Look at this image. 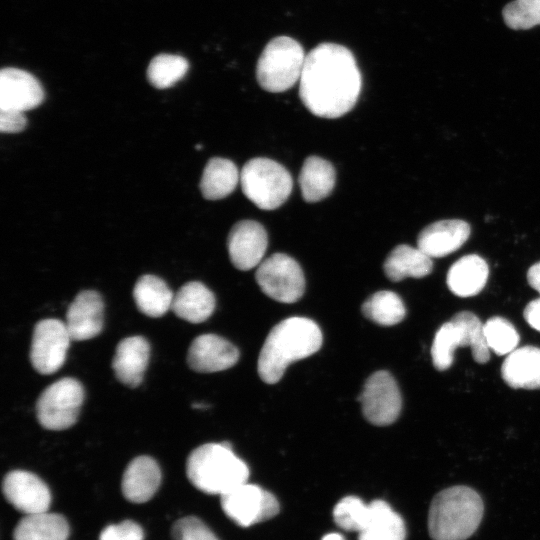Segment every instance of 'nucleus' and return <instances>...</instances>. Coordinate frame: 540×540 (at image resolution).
Here are the masks:
<instances>
[{"mask_svg": "<svg viewBox=\"0 0 540 540\" xmlns=\"http://www.w3.org/2000/svg\"><path fill=\"white\" fill-rule=\"evenodd\" d=\"M186 475L198 490L221 496L247 482L249 468L237 457L229 443H207L189 454Z\"/></svg>", "mask_w": 540, "mask_h": 540, "instance_id": "obj_4", "label": "nucleus"}, {"mask_svg": "<svg viewBox=\"0 0 540 540\" xmlns=\"http://www.w3.org/2000/svg\"><path fill=\"white\" fill-rule=\"evenodd\" d=\"M2 492L6 500L25 515L47 512L51 503V493L45 482L34 473L13 470L2 482Z\"/></svg>", "mask_w": 540, "mask_h": 540, "instance_id": "obj_12", "label": "nucleus"}, {"mask_svg": "<svg viewBox=\"0 0 540 540\" xmlns=\"http://www.w3.org/2000/svg\"><path fill=\"white\" fill-rule=\"evenodd\" d=\"M458 347H465L463 333L452 320L444 323L437 330L431 356L434 367L439 371L447 370L453 363L454 352Z\"/></svg>", "mask_w": 540, "mask_h": 540, "instance_id": "obj_30", "label": "nucleus"}, {"mask_svg": "<svg viewBox=\"0 0 540 540\" xmlns=\"http://www.w3.org/2000/svg\"><path fill=\"white\" fill-rule=\"evenodd\" d=\"M44 90L32 74L19 68L7 67L0 72V110L25 112L38 107Z\"/></svg>", "mask_w": 540, "mask_h": 540, "instance_id": "obj_14", "label": "nucleus"}, {"mask_svg": "<svg viewBox=\"0 0 540 540\" xmlns=\"http://www.w3.org/2000/svg\"><path fill=\"white\" fill-rule=\"evenodd\" d=\"M335 179V170L329 161L318 156L308 157L298 179L302 197L310 203L323 200L332 192Z\"/></svg>", "mask_w": 540, "mask_h": 540, "instance_id": "obj_25", "label": "nucleus"}, {"mask_svg": "<svg viewBox=\"0 0 540 540\" xmlns=\"http://www.w3.org/2000/svg\"><path fill=\"white\" fill-rule=\"evenodd\" d=\"M144 532L142 527L132 521L125 520L118 524H111L106 526L101 534L99 540H143Z\"/></svg>", "mask_w": 540, "mask_h": 540, "instance_id": "obj_37", "label": "nucleus"}, {"mask_svg": "<svg viewBox=\"0 0 540 540\" xmlns=\"http://www.w3.org/2000/svg\"><path fill=\"white\" fill-rule=\"evenodd\" d=\"M487 345L497 355H508L516 349L519 334L515 327L505 318L495 316L484 324Z\"/></svg>", "mask_w": 540, "mask_h": 540, "instance_id": "obj_33", "label": "nucleus"}, {"mask_svg": "<svg viewBox=\"0 0 540 540\" xmlns=\"http://www.w3.org/2000/svg\"><path fill=\"white\" fill-rule=\"evenodd\" d=\"M503 19L514 30L540 25V0H514L503 8Z\"/></svg>", "mask_w": 540, "mask_h": 540, "instance_id": "obj_35", "label": "nucleus"}, {"mask_svg": "<svg viewBox=\"0 0 540 540\" xmlns=\"http://www.w3.org/2000/svg\"><path fill=\"white\" fill-rule=\"evenodd\" d=\"M244 195L263 210H274L289 197L293 187L290 173L284 166L268 158H253L240 172Z\"/></svg>", "mask_w": 540, "mask_h": 540, "instance_id": "obj_6", "label": "nucleus"}, {"mask_svg": "<svg viewBox=\"0 0 540 540\" xmlns=\"http://www.w3.org/2000/svg\"><path fill=\"white\" fill-rule=\"evenodd\" d=\"M150 358V345L142 336L121 340L115 350L112 368L116 378L125 386L135 388L143 380Z\"/></svg>", "mask_w": 540, "mask_h": 540, "instance_id": "obj_18", "label": "nucleus"}, {"mask_svg": "<svg viewBox=\"0 0 540 540\" xmlns=\"http://www.w3.org/2000/svg\"><path fill=\"white\" fill-rule=\"evenodd\" d=\"M529 285L540 294V262L532 265L527 272Z\"/></svg>", "mask_w": 540, "mask_h": 540, "instance_id": "obj_40", "label": "nucleus"}, {"mask_svg": "<svg viewBox=\"0 0 540 540\" xmlns=\"http://www.w3.org/2000/svg\"><path fill=\"white\" fill-rule=\"evenodd\" d=\"M214 309V294L197 281L184 284L174 295L171 306L177 317L190 323L204 322L212 315Z\"/></svg>", "mask_w": 540, "mask_h": 540, "instance_id": "obj_22", "label": "nucleus"}, {"mask_svg": "<svg viewBox=\"0 0 540 540\" xmlns=\"http://www.w3.org/2000/svg\"><path fill=\"white\" fill-rule=\"evenodd\" d=\"M27 119L24 112L0 110V131L3 133H18L25 129Z\"/></svg>", "mask_w": 540, "mask_h": 540, "instance_id": "obj_38", "label": "nucleus"}, {"mask_svg": "<svg viewBox=\"0 0 540 540\" xmlns=\"http://www.w3.org/2000/svg\"><path fill=\"white\" fill-rule=\"evenodd\" d=\"M358 401L366 420L376 426L394 423L402 406L401 394L394 377L383 370L370 375Z\"/></svg>", "mask_w": 540, "mask_h": 540, "instance_id": "obj_11", "label": "nucleus"}, {"mask_svg": "<svg viewBox=\"0 0 540 540\" xmlns=\"http://www.w3.org/2000/svg\"><path fill=\"white\" fill-rule=\"evenodd\" d=\"M470 226L459 219L439 220L418 235L417 247L431 258L444 257L458 250L469 238Z\"/></svg>", "mask_w": 540, "mask_h": 540, "instance_id": "obj_17", "label": "nucleus"}, {"mask_svg": "<svg viewBox=\"0 0 540 540\" xmlns=\"http://www.w3.org/2000/svg\"><path fill=\"white\" fill-rule=\"evenodd\" d=\"M224 513L237 525L249 527L279 512L275 496L261 487L242 483L220 496Z\"/></svg>", "mask_w": 540, "mask_h": 540, "instance_id": "obj_9", "label": "nucleus"}, {"mask_svg": "<svg viewBox=\"0 0 540 540\" xmlns=\"http://www.w3.org/2000/svg\"><path fill=\"white\" fill-rule=\"evenodd\" d=\"M322 540H345L340 534L338 533H329L325 535Z\"/></svg>", "mask_w": 540, "mask_h": 540, "instance_id": "obj_41", "label": "nucleus"}, {"mask_svg": "<svg viewBox=\"0 0 540 540\" xmlns=\"http://www.w3.org/2000/svg\"><path fill=\"white\" fill-rule=\"evenodd\" d=\"M171 532L174 540H219L211 529L195 516L178 519Z\"/></svg>", "mask_w": 540, "mask_h": 540, "instance_id": "obj_36", "label": "nucleus"}, {"mask_svg": "<svg viewBox=\"0 0 540 540\" xmlns=\"http://www.w3.org/2000/svg\"><path fill=\"white\" fill-rule=\"evenodd\" d=\"M70 533L66 518L60 514L42 512L25 515L16 525L14 540H68Z\"/></svg>", "mask_w": 540, "mask_h": 540, "instance_id": "obj_26", "label": "nucleus"}, {"mask_svg": "<svg viewBox=\"0 0 540 540\" xmlns=\"http://www.w3.org/2000/svg\"><path fill=\"white\" fill-rule=\"evenodd\" d=\"M306 55L300 43L287 36L271 39L264 47L256 66L260 87L279 93L300 80Z\"/></svg>", "mask_w": 540, "mask_h": 540, "instance_id": "obj_5", "label": "nucleus"}, {"mask_svg": "<svg viewBox=\"0 0 540 540\" xmlns=\"http://www.w3.org/2000/svg\"><path fill=\"white\" fill-rule=\"evenodd\" d=\"M361 310L367 319L383 326L398 324L406 314L402 299L396 293L386 290L371 295Z\"/></svg>", "mask_w": 540, "mask_h": 540, "instance_id": "obj_29", "label": "nucleus"}, {"mask_svg": "<svg viewBox=\"0 0 540 540\" xmlns=\"http://www.w3.org/2000/svg\"><path fill=\"white\" fill-rule=\"evenodd\" d=\"M133 298L141 313L158 318L171 309L174 294L161 278L147 274L137 280Z\"/></svg>", "mask_w": 540, "mask_h": 540, "instance_id": "obj_28", "label": "nucleus"}, {"mask_svg": "<svg viewBox=\"0 0 540 540\" xmlns=\"http://www.w3.org/2000/svg\"><path fill=\"white\" fill-rule=\"evenodd\" d=\"M369 511V504L358 497L347 496L335 505L333 517L340 528L359 533L368 519Z\"/></svg>", "mask_w": 540, "mask_h": 540, "instance_id": "obj_34", "label": "nucleus"}, {"mask_svg": "<svg viewBox=\"0 0 540 540\" xmlns=\"http://www.w3.org/2000/svg\"><path fill=\"white\" fill-rule=\"evenodd\" d=\"M239 359L238 349L228 340L215 334L196 337L187 353L188 366L199 373H213L234 366Z\"/></svg>", "mask_w": 540, "mask_h": 540, "instance_id": "obj_15", "label": "nucleus"}, {"mask_svg": "<svg viewBox=\"0 0 540 540\" xmlns=\"http://www.w3.org/2000/svg\"><path fill=\"white\" fill-rule=\"evenodd\" d=\"M104 303L94 290L77 294L66 312L65 325L73 341H84L98 336L103 329Z\"/></svg>", "mask_w": 540, "mask_h": 540, "instance_id": "obj_16", "label": "nucleus"}, {"mask_svg": "<svg viewBox=\"0 0 540 540\" xmlns=\"http://www.w3.org/2000/svg\"><path fill=\"white\" fill-rule=\"evenodd\" d=\"M72 341L65 322L59 319H43L33 330L30 362L42 375L58 371L65 362Z\"/></svg>", "mask_w": 540, "mask_h": 540, "instance_id": "obj_10", "label": "nucleus"}, {"mask_svg": "<svg viewBox=\"0 0 540 540\" xmlns=\"http://www.w3.org/2000/svg\"><path fill=\"white\" fill-rule=\"evenodd\" d=\"M484 512L480 495L467 486L446 488L433 498L428 530L433 540H465L478 528Z\"/></svg>", "mask_w": 540, "mask_h": 540, "instance_id": "obj_3", "label": "nucleus"}, {"mask_svg": "<svg viewBox=\"0 0 540 540\" xmlns=\"http://www.w3.org/2000/svg\"><path fill=\"white\" fill-rule=\"evenodd\" d=\"M369 507V516L358 533V540H405V523L388 503L374 500Z\"/></svg>", "mask_w": 540, "mask_h": 540, "instance_id": "obj_24", "label": "nucleus"}, {"mask_svg": "<svg viewBox=\"0 0 540 540\" xmlns=\"http://www.w3.org/2000/svg\"><path fill=\"white\" fill-rule=\"evenodd\" d=\"M488 275L489 268L486 261L476 254H469L458 259L450 267L447 285L457 296H474L484 288Z\"/></svg>", "mask_w": 540, "mask_h": 540, "instance_id": "obj_21", "label": "nucleus"}, {"mask_svg": "<svg viewBox=\"0 0 540 540\" xmlns=\"http://www.w3.org/2000/svg\"><path fill=\"white\" fill-rule=\"evenodd\" d=\"M84 400L82 384L71 377L62 378L48 386L36 403V416L42 427L60 431L77 421Z\"/></svg>", "mask_w": 540, "mask_h": 540, "instance_id": "obj_7", "label": "nucleus"}, {"mask_svg": "<svg viewBox=\"0 0 540 540\" xmlns=\"http://www.w3.org/2000/svg\"><path fill=\"white\" fill-rule=\"evenodd\" d=\"M268 245L264 227L253 220L237 222L230 230L227 247L231 263L246 271L258 266Z\"/></svg>", "mask_w": 540, "mask_h": 540, "instance_id": "obj_13", "label": "nucleus"}, {"mask_svg": "<svg viewBox=\"0 0 540 540\" xmlns=\"http://www.w3.org/2000/svg\"><path fill=\"white\" fill-rule=\"evenodd\" d=\"M383 268L387 278L397 282L406 277L427 276L432 271L433 262L432 258L418 247L401 244L388 254Z\"/></svg>", "mask_w": 540, "mask_h": 540, "instance_id": "obj_23", "label": "nucleus"}, {"mask_svg": "<svg viewBox=\"0 0 540 540\" xmlns=\"http://www.w3.org/2000/svg\"><path fill=\"white\" fill-rule=\"evenodd\" d=\"M188 66L187 60L180 55L159 54L151 60L147 78L158 89L169 88L185 76Z\"/></svg>", "mask_w": 540, "mask_h": 540, "instance_id": "obj_31", "label": "nucleus"}, {"mask_svg": "<svg viewBox=\"0 0 540 540\" xmlns=\"http://www.w3.org/2000/svg\"><path fill=\"white\" fill-rule=\"evenodd\" d=\"M240 181L237 166L230 160L211 158L202 173L200 190L207 200H219L230 195Z\"/></svg>", "mask_w": 540, "mask_h": 540, "instance_id": "obj_27", "label": "nucleus"}, {"mask_svg": "<svg viewBox=\"0 0 540 540\" xmlns=\"http://www.w3.org/2000/svg\"><path fill=\"white\" fill-rule=\"evenodd\" d=\"M451 320L461 328L466 347H470L474 360L480 364L486 363L490 358V349L485 338L484 324L480 319L472 312L461 311Z\"/></svg>", "mask_w": 540, "mask_h": 540, "instance_id": "obj_32", "label": "nucleus"}, {"mask_svg": "<svg viewBox=\"0 0 540 540\" xmlns=\"http://www.w3.org/2000/svg\"><path fill=\"white\" fill-rule=\"evenodd\" d=\"M523 316L532 328L540 332V298L526 305Z\"/></svg>", "mask_w": 540, "mask_h": 540, "instance_id": "obj_39", "label": "nucleus"}, {"mask_svg": "<svg viewBox=\"0 0 540 540\" xmlns=\"http://www.w3.org/2000/svg\"><path fill=\"white\" fill-rule=\"evenodd\" d=\"M319 326L305 317H290L275 325L261 348L257 370L267 384L277 383L287 367L318 351L322 345Z\"/></svg>", "mask_w": 540, "mask_h": 540, "instance_id": "obj_2", "label": "nucleus"}, {"mask_svg": "<svg viewBox=\"0 0 540 540\" xmlns=\"http://www.w3.org/2000/svg\"><path fill=\"white\" fill-rule=\"evenodd\" d=\"M161 484V470L157 462L149 456H138L126 467L121 490L132 503H145L157 492Z\"/></svg>", "mask_w": 540, "mask_h": 540, "instance_id": "obj_19", "label": "nucleus"}, {"mask_svg": "<svg viewBox=\"0 0 540 540\" xmlns=\"http://www.w3.org/2000/svg\"><path fill=\"white\" fill-rule=\"evenodd\" d=\"M501 375L514 389H540V348H516L505 358Z\"/></svg>", "mask_w": 540, "mask_h": 540, "instance_id": "obj_20", "label": "nucleus"}, {"mask_svg": "<svg viewBox=\"0 0 540 540\" xmlns=\"http://www.w3.org/2000/svg\"><path fill=\"white\" fill-rule=\"evenodd\" d=\"M299 81L304 106L313 115L328 119L349 112L362 86L354 55L336 43H321L306 55Z\"/></svg>", "mask_w": 540, "mask_h": 540, "instance_id": "obj_1", "label": "nucleus"}, {"mask_svg": "<svg viewBox=\"0 0 540 540\" xmlns=\"http://www.w3.org/2000/svg\"><path fill=\"white\" fill-rule=\"evenodd\" d=\"M255 278L264 294L281 303L298 301L305 290V278L300 265L283 253H275L262 261Z\"/></svg>", "mask_w": 540, "mask_h": 540, "instance_id": "obj_8", "label": "nucleus"}]
</instances>
